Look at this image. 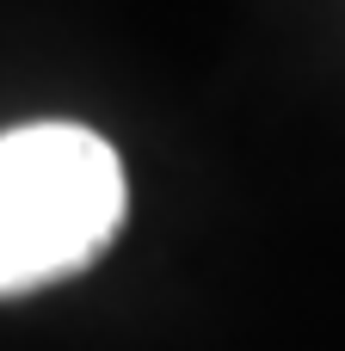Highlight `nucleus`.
<instances>
[{
    "instance_id": "obj_1",
    "label": "nucleus",
    "mask_w": 345,
    "mask_h": 351,
    "mask_svg": "<svg viewBox=\"0 0 345 351\" xmlns=\"http://www.w3.org/2000/svg\"><path fill=\"white\" fill-rule=\"evenodd\" d=\"M123 228L117 148L80 123L0 136V296L86 271Z\"/></svg>"
}]
</instances>
